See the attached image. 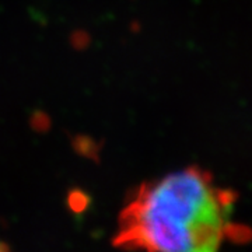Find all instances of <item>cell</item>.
Instances as JSON below:
<instances>
[{"mask_svg": "<svg viewBox=\"0 0 252 252\" xmlns=\"http://www.w3.org/2000/svg\"><path fill=\"white\" fill-rule=\"evenodd\" d=\"M235 190L213 187L209 171L192 165L130 193L118 219L114 245L127 251L219 252L225 238L248 233L230 217Z\"/></svg>", "mask_w": 252, "mask_h": 252, "instance_id": "obj_1", "label": "cell"}, {"mask_svg": "<svg viewBox=\"0 0 252 252\" xmlns=\"http://www.w3.org/2000/svg\"><path fill=\"white\" fill-rule=\"evenodd\" d=\"M74 153L79 154L80 157L89 158L91 161L99 162L101 160V150H102V142L95 140L90 135H74L70 137Z\"/></svg>", "mask_w": 252, "mask_h": 252, "instance_id": "obj_2", "label": "cell"}, {"mask_svg": "<svg viewBox=\"0 0 252 252\" xmlns=\"http://www.w3.org/2000/svg\"><path fill=\"white\" fill-rule=\"evenodd\" d=\"M30 126L35 133H46L52 126V121L45 111L34 109L30 115Z\"/></svg>", "mask_w": 252, "mask_h": 252, "instance_id": "obj_3", "label": "cell"}, {"mask_svg": "<svg viewBox=\"0 0 252 252\" xmlns=\"http://www.w3.org/2000/svg\"><path fill=\"white\" fill-rule=\"evenodd\" d=\"M91 42V36L87 31L84 30H76L73 31L70 35V45L76 49V51H84L87 49Z\"/></svg>", "mask_w": 252, "mask_h": 252, "instance_id": "obj_4", "label": "cell"}, {"mask_svg": "<svg viewBox=\"0 0 252 252\" xmlns=\"http://www.w3.org/2000/svg\"><path fill=\"white\" fill-rule=\"evenodd\" d=\"M69 203L74 210H83L86 207V205L89 203V198H87V195L84 192L73 190L70 196H69Z\"/></svg>", "mask_w": 252, "mask_h": 252, "instance_id": "obj_5", "label": "cell"}, {"mask_svg": "<svg viewBox=\"0 0 252 252\" xmlns=\"http://www.w3.org/2000/svg\"><path fill=\"white\" fill-rule=\"evenodd\" d=\"M0 252H9V250L6 248V245H1L0 244Z\"/></svg>", "mask_w": 252, "mask_h": 252, "instance_id": "obj_6", "label": "cell"}]
</instances>
